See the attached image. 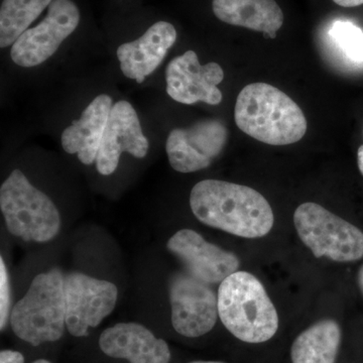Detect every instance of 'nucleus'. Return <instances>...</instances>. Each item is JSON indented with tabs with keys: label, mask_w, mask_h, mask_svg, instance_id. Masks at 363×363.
<instances>
[{
	"label": "nucleus",
	"mask_w": 363,
	"mask_h": 363,
	"mask_svg": "<svg viewBox=\"0 0 363 363\" xmlns=\"http://www.w3.org/2000/svg\"><path fill=\"white\" fill-rule=\"evenodd\" d=\"M190 206L205 225L240 238H262L274 226L271 205L247 186L219 180L199 182L191 191Z\"/></svg>",
	"instance_id": "nucleus-1"
},
{
	"label": "nucleus",
	"mask_w": 363,
	"mask_h": 363,
	"mask_svg": "<svg viewBox=\"0 0 363 363\" xmlns=\"http://www.w3.org/2000/svg\"><path fill=\"white\" fill-rule=\"evenodd\" d=\"M234 118L240 130L267 145H292L302 140L307 131L300 106L283 91L267 83H252L241 90Z\"/></svg>",
	"instance_id": "nucleus-2"
},
{
	"label": "nucleus",
	"mask_w": 363,
	"mask_h": 363,
	"mask_svg": "<svg viewBox=\"0 0 363 363\" xmlns=\"http://www.w3.org/2000/svg\"><path fill=\"white\" fill-rule=\"evenodd\" d=\"M217 296L222 323L243 342H266L278 331V312L264 286L250 272H233L222 281Z\"/></svg>",
	"instance_id": "nucleus-3"
},
{
	"label": "nucleus",
	"mask_w": 363,
	"mask_h": 363,
	"mask_svg": "<svg viewBox=\"0 0 363 363\" xmlns=\"http://www.w3.org/2000/svg\"><path fill=\"white\" fill-rule=\"evenodd\" d=\"M65 277L58 269L38 274L28 292L13 306V331L33 346L54 342L66 327Z\"/></svg>",
	"instance_id": "nucleus-4"
},
{
	"label": "nucleus",
	"mask_w": 363,
	"mask_h": 363,
	"mask_svg": "<svg viewBox=\"0 0 363 363\" xmlns=\"http://www.w3.org/2000/svg\"><path fill=\"white\" fill-rule=\"evenodd\" d=\"M0 208L7 229L25 241L48 242L58 234L61 216L49 196L14 169L0 188Z\"/></svg>",
	"instance_id": "nucleus-5"
},
{
	"label": "nucleus",
	"mask_w": 363,
	"mask_h": 363,
	"mask_svg": "<svg viewBox=\"0 0 363 363\" xmlns=\"http://www.w3.org/2000/svg\"><path fill=\"white\" fill-rule=\"evenodd\" d=\"M294 223L302 242L318 259L350 262L363 257L362 231L317 203L301 204Z\"/></svg>",
	"instance_id": "nucleus-6"
},
{
	"label": "nucleus",
	"mask_w": 363,
	"mask_h": 363,
	"mask_svg": "<svg viewBox=\"0 0 363 363\" xmlns=\"http://www.w3.org/2000/svg\"><path fill=\"white\" fill-rule=\"evenodd\" d=\"M79 21L80 11L72 0H52L45 20L14 43L11 60L23 68L44 63L77 28Z\"/></svg>",
	"instance_id": "nucleus-7"
},
{
	"label": "nucleus",
	"mask_w": 363,
	"mask_h": 363,
	"mask_svg": "<svg viewBox=\"0 0 363 363\" xmlns=\"http://www.w3.org/2000/svg\"><path fill=\"white\" fill-rule=\"evenodd\" d=\"M66 327L72 335L83 337L89 328L104 321L116 308L118 291L111 281L72 272L65 277Z\"/></svg>",
	"instance_id": "nucleus-8"
},
{
	"label": "nucleus",
	"mask_w": 363,
	"mask_h": 363,
	"mask_svg": "<svg viewBox=\"0 0 363 363\" xmlns=\"http://www.w3.org/2000/svg\"><path fill=\"white\" fill-rule=\"evenodd\" d=\"M172 324L185 337L196 338L213 329L218 313V296L208 284L189 274H178L169 285Z\"/></svg>",
	"instance_id": "nucleus-9"
},
{
	"label": "nucleus",
	"mask_w": 363,
	"mask_h": 363,
	"mask_svg": "<svg viewBox=\"0 0 363 363\" xmlns=\"http://www.w3.org/2000/svg\"><path fill=\"white\" fill-rule=\"evenodd\" d=\"M228 130L218 121H204L190 128L169 133L167 155L172 168L179 173H194L206 169L221 154Z\"/></svg>",
	"instance_id": "nucleus-10"
},
{
	"label": "nucleus",
	"mask_w": 363,
	"mask_h": 363,
	"mask_svg": "<svg viewBox=\"0 0 363 363\" xmlns=\"http://www.w3.org/2000/svg\"><path fill=\"white\" fill-rule=\"evenodd\" d=\"M224 79L223 69L217 63L201 65L194 51H187L169 62L166 71L167 93L183 104L201 101L218 105L221 91L217 88Z\"/></svg>",
	"instance_id": "nucleus-11"
},
{
	"label": "nucleus",
	"mask_w": 363,
	"mask_h": 363,
	"mask_svg": "<svg viewBox=\"0 0 363 363\" xmlns=\"http://www.w3.org/2000/svg\"><path fill=\"white\" fill-rule=\"evenodd\" d=\"M167 247L183 262L189 274L210 286L221 284L240 267L234 253L208 242L192 229L174 234Z\"/></svg>",
	"instance_id": "nucleus-12"
},
{
	"label": "nucleus",
	"mask_w": 363,
	"mask_h": 363,
	"mask_svg": "<svg viewBox=\"0 0 363 363\" xmlns=\"http://www.w3.org/2000/svg\"><path fill=\"white\" fill-rule=\"evenodd\" d=\"M149 145L133 105L128 101L117 102L112 106L98 152L97 171L104 176L111 175L118 167L123 152L143 159L147 156Z\"/></svg>",
	"instance_id": "nucleus-13"
},
{
	"label": "nucleus",
	"mask_w": 363,
	"mask_h": 363,
	"mask_svg": "<svg viewBox=\"0 0 363 363\" xmlns=\"http://www.w3.org/2000/svg\"><path fill=\"white\" fill-rule=\"evenodd\" d=\"M176 40L174 26L167 21H157L140 39L119 45L116 55L123 75L143 83L161 65Z\"/></svg>",
	"instance_id": "nucleus-14"
},
{
	"label": "nucleus",
	"mask_w": 363,
	"mask_h": 363,
	"mask_svg": "<svg viewBox=\"0 0 363 363\" xmlns=\"http://www.w3.org/2000/svg\"><path fill=\"white\" fill-rule=\"evenodd\" d=\"M100 350L130 363H169L168 344L138 323H119L106 329L99 339Z\"/></svg>",
	"instance_id": "nucleus-15"
},
{
	"label": "nucleus",
	"mask_w": 363,
	"mask_h": 363,
	"mask_svg": "<svg viewBox=\"0 0 363 363\" xmlns=\"http://www.w3.org/2000/svg\"><path fill=\"white\" fill-rule=\"evenodd\" d=\"M112 106L108 95L101 94L95 98L83 111L81 118L74 121L62 133L64 150L68 154H77L82 164H91L96 162Z\"/></svg>",
	"instance_id": "nucleus-16"
},
{
	"label": "nucleus",
	"mask_w": 363,
	"mask_h": 363,
	"mask_svg": "<svg viewBox=\"0 0 363 363\" xmlns=\"http://www.w3.org/2000/svg\"><path fill=\"white\" fill-rule=\"evenodd\" d=\"M212 9L223 23L257 30L271 39L284 23L283 11L274 0H213Z\"/></svg>",
	"instance_id": "nucleus-17"
},
{
	"label": "nucleus",
	"mask_w": 363,
	"mask_h": 363,
	"mask_svg": "<svg viewBox=\"0 0 363 363\" xmlns=\"http://www.w3.org/2000/svg\"><path fill=\"white\" fill-rule=\"evenodd\" d=\"M341 342L337 322H317L296 338L291 350L293 363H335Z\"/></svg>",
	"instance_id": "nucleus-18"
},
{
	"label": "nucleus",
	"mask_w": 363,
	"mask_h": 363,
	"mask_svg": "<svg viewBox=\"0 0 363 363\" xmlns=\"http://www.w3.org/2000/svg\"><path fill=\"white\" fill-rule=\"evenodd\" d=\"M52 0H4L0 9V47L13 45Z\"/></svg>",
	"instance_id": "nucleus-19"
},
{
	"label": "nucleus",
	"mask_w": 363,
	"mask_h": 363,
	"mask_svg": "<svg viewBox=\"0 0 363 363\" xmlns=\"http://www.w3.org/2000/svg\"><path fill=\"white\" fill-rule=\"evenodd\" d=\"M332 43L346 59L363 64V30L347 21H336L328 30Z\"/></svg>",
	"instance_id": "nucleus-20"
},
{
	"label": "nucleus",
	"mask_w": 363,
	"mask_h": 363,
	"mask_svg": "<svg viewBox=\"0 0 363 363\" xmlns=\"http://www.w3.org/2000/svg\"><path fill=\"white\" fill-rule=\"evenodd\" d=\"M11 312V283L4 259H0V329L4 330Z\"/></svg>",
	"instance_id": "nucleus-21"
},
{
	"label": "nucleus",
	"mask_w": 363,
	"mask_h": 363,
	"mask_svg": "<svg viewBox=\"0 0 363 363\" xmlns=\"http://www.w3.org/2000/svg\"><path fill=\"white\" fill-rule=\"evenodd\" d=\"M0 363H25V357L21 352L13 350H2Z\"/></svg>",
	"instance_id": "nucleus-22"
},
{
	"label": "nucleus",
	"mask_w": 363,
	"mask_h": 363,
	"mask_svg": "<svg viewBox=\"0 0 363 363\" xmlns=\"http://www.w3.org/2000/svg\"><path fill=\"white\" fill-rule=\"evenodd\" d=\"M333 1L343 7H355L363 4V0H333Z\"/></svg>",
	"instance_id": "nucleus-23"
},
{
	"label": "nucleus",
	"mask_w": 363,
	"mask_h": 363,
	"mask_svg": "<svg viewBox=\"0 0 363 363\" xmlns=\"http://www.w3.org/2000/svg\"><path fill=\"white\" fill-rule=\"evenodd\" d=\"M357 164L358 168H359L360 173H362L363 176V145H362V147H359V149H358Z\"/></svg>",
	"instance_id": "nucleus-24"
},
{
	"label": "nucleus",
	"mask_w": 363,
	"mask_h": 363,
	"mask_svg": "<svg viewBox=\"0 0 363 363\" xmlns=\"http://www.w3.org/2000/svg\"><path fill=\"white\" fill-rule=\"evenodd\" d=\"M358 286H359L360 292L363 295V266L360 267L359 272H358Z\"/></svg>",
	"instance_id": "nucleus-25"
},
{
	"label": "nucleus",
	"mask_w": 363,
	"mask_h": 363,
	"mask_svg": "<svg viewBox=\"0 0 363 363\" xmlns=\"http://www.w3.org/2000/svg\"><path fill=\"white\" fill-rule=\"evenodd\" d=\"M33 363H51V362H48V360H45V359H39V360H37V362H35Z\"/></svg>",
	"instance_id": "nucleus-26"
},
{
	"label": "nucleus",
	"mask_w": 363,
	"mask_h": 363,
	"mask_svg": "<svg viewBox=\"0 0 363 363\" xmlns=\"http://www.w3.org/2000/svg\"><path fill=\"white\" fill-rule=\"evenodd\" d=\"M191 363H223V362H195Z\"/></svg>",
	"instance_id": "nucleus-27"
}]
</instances>
